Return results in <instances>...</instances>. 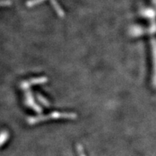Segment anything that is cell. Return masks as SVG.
I'll return each instance as SVG.
<instances>
[{
    "label": "cell",
    "instance_id": "1",
    "mask_svg": "<svg viewBox=\"0 0 156 156\" xmlns=\"http://www.w3.org/2000/svg\"><path fill=\"white\" fill-rule=\"evenodd\" d=\"M77 118V114L73 112H53L48 115H41V116H30L27 119V122L29 125H35L38 123L46 122L52 119H70L74 120Z\"/></svg>",
    "mask_w": 156,
    "mask_h": 156
},
{
    "label": "cell",
    "instance_id": "2",
    "mask_svg": "<svg viewBox=\"0 0 156 156\" xmlns=\"http://www.w3.org/2000/svg\"><path fill=\"white\" fill-rule=\"evenodd\" d=\"M25 98H26L25 103H26L27 106H29L32 109H34V111H35V112L37 113H42V108L35 102L34 96H33L30 91H28V92L26 93V94H25Z\"/></svg>",
    "mask_w": 156,
    "mask_h": 156
},
{
    "label": "cell",
    "instance_id": "3",
    "mask_svg": "<svg viewBox=\"0 0 156 156\" xmlns=\"http://www.w3.org/2000/svg\"><path fill=\"white\" fill-rule=\"evenodd\" d=\"M47 82V78L46 77H39L36 79H32L29 81H25L21 84V87L23 89L28 88L31 85H36V84H41Z\"/></svg>",
    "mask_w": 156,
    "mask_h": 156
},
{
    "label": "cell",
    "instance_id": "4",
    "mask_svg": "<svg viewBox=\"0 0 156 156\" xmlns=\"http://www.w3.org/2000/svg\"><path fill=\"white\" fill-rule=\"evenodd\" d=\"M9 137V134L7 132H2L0 134V146L2 145L7 141Z\"/></svg>",
    "mask_w": 156,
    "mask_h": 156
},
{
    "label": "cell",
    "instance_id": "5",
    "mask_svg": "<svg viewBox=\"0 0 156 156\" xmlns=\"http://www.w3.org/2000/svg\"><path fill=\"white\" fill-rule=\"evenodd\" d=\"M37 98H38V101H40V102L42 104L44 105V106H46V107H49L50 106L49 102H48V101L46 100V98H45L44 97H43L41 95L38 94V95H37Z\"/></svg>",
    "mask_w": 156,
    "mask_h": 156
},
{
    "label": "cell",
    "instance_id": "6",
    "mask_svg": "<svg viewBox=\"0 0 156 156\" xmlns=\"http://www.w3.org/2000/svg\"><path fill=\"white\" fill-rule=\"evenodd\" d=\"M77 152H78V154H79V156H85V153H84L83 147L80 144H78L77 146Z\"/></svg>",
    "mask_w": 156,
    "mask_h": 156
},
{
    "label": "cell",
    "instance_id": "7",
    "mask_svg": "<svg viewBox=\"0 0 156 156\" xmlns=\"http://www.w3.org/2000/svg\"><path fill=\"white\" fill-rule=\"evenodd\" d=\"M11 4V2L9 1H2L0 2V5L2 6H5V5H9Z\"/></svg>",
    "mask_w": 156,
    "mask_h": 156
}]
</instances>
